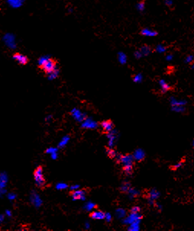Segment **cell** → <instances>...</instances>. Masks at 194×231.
I'll return each instance as SVG.
<instances>
[{
  "label": "cell",
  "mask_w": 194,
  "mask_h": 231,
  "mask_svg": "<svg viewBox=\"0 0 194 231\" xmlns=\"http://www.w3.org/2000/svg\"><path fill=\"white\" fill-rule=\"evenodd\" d=\"M2 41L4 42L8 48L10 49H16L17 47V43H16V36L14 35L12 33H7L3 37H2Z\"/></svg>",
  "instance_id": "obj_1"
},
{
  "label": "cell",
  "mask_w": 194,
  "mask_h": 231,
  "mask_svg": "<svg viewBox=\"0 0 194 231\" xmlns=\"http://www.w3.org/2000/svg\"><path fill=\"white\" fill-rule=\"evenodd\" d=\"M34 177H35V182L36 185L38 187H43L45 185V180L44 178V174H43V169L41 166H38L36 170L35 171V174H34Z\"/></svg>",
  "instance_id": "obj_2"
},
{
  "label": "cell",
  "mask_w": 194,
  "mask_h": 231,
  "mask_svg": "<svg viewBox=\"0 0 194 231\" xmlns=\"http://www.w3.org/2000/svg\"><path fill=\"white\" fill-rule=\"evenodd\" d=\"M30 201L32 202V204L37 208H40L41 206V204H42V203H43L42 199L41 198L40 195L35 192H32V193H31V195H30Z\"/></svg>",
  "instance_id": "obj_3"
},
{
  "label": "cell",
  "mask_w": 194,
  "mask_h": 231,
  "mask_svg": "<svg viewBox=\"0 0 194 231\" xmlns=\"http://www.w3.org/2000/svg\"><path fill=\"white\" fill-rule=\"evenodd\" d=\"M140 34L145 37H155L158 35V32L150 27H143L140 31Z\"/></svg>",
  "instance_id": "obj_4"
},
{
  "label": "cell",
  "mask_w": 194,
  "mask_h": 231,
  "mask_svg": "<svg viewBox=\"0 0 194 231\" xmlns=\"http://www.w3.org/2000/svg\"><path fill=\"white\" fill-rule=\"evenodd\" d=\"M71 114L73 117L76 121H77L78 122H81L82 123L85 119H86V114L84 113H83L78 108H73L71 111Z\"/></svg>",
  "instance_id": "obj_5"
},
{
  "label": "cell",
  "mask_w": 194,
  "mask_h": 231,
  "mask_svg": "<svg viewBox=\"0 0 194 231\" xmlns=\"http://www.w3.org/2000/svg\"><path fill=\"white\" fill-rule=\"evenodd\" d=\"M135 160L134 158L133 155L126 154L121 157L119 163H122L123 166H133L134 161Z\"/></svg>",
  "instance_id": "obj_6"
},
{
  "label": "cell",
  "mask_w": 194,
  "mask_h": 231,
  "mask_svg": "<svg viewBox=\"0 0 194 231\" xmlns=\"http://www.w3.org/2000/svg\"><path fill=\"white\" fill-rule=\"evenodd\" d=\"M81 127L85 129H96L98 127V124L91 118H86L82 122Z\"/></svg>",
  "instance_id": "obj_7"
},
{
  "label": "cell",
  "mask_w": 194,
  "mask_h": 231,
  "mask_svg": "<svg viewBox=\"0 0 194 231\" xmlns=\"http://www.w3.org/2000/svg\"><path fill=\"white\" fill-rule=\"evenodd\" d=\"M141 218V216L140 215L139 213H130L129 215L128 216L127 218L126 219L124 220L123 223L125 224H131L133 222L138 221V220H140Z\"/></svg>",
  "instance_id": "obj_8"
},
{
  "label": "cell",
  "mask_w": 194,
  "mask_h": 231,
  "mask_svg": "<svg viewBox=\"0 0 194 231\" xmlns=\"http://www.w3.org/2000/svg\"><path fill=\"white\" fill-rule=\"evenodd\" d=\"M72 199L73 201L77 200H81V201H85L86 200V192L84 190H76L73 191L71 194Z\"/></svg>",
  "instance_id": "obj_9"
},
{
  "label": "cell",
  "mask_w": 194,
  "mask_h": 231,
  "mask_svg": "<svg viewBox=\"0 0 194 231\" xmlns=\"http://www.w3.org/2000/svg\"><path fill=\"white\" fill-rule=\"evenodd\" d=\"M56 68H57V67H56L55 62L54 60H52L51 59H50L49 60L47 61V63L42 67V69H43L47 73H51V72H52L53 70H54Z\"/></svg>",
  "instance_id": "obj_10"
},
{
  "label": "cell",
  "mask_w": 194,
  "mask_h": 231,
  "mask_svg": "<svg viewBox=\"0 0 194 231\" xmlns=\"http://www.w3.org/2000/svg\"><path fill=\"white\" fill-rule=\"evenodd\" d=\"M159 197V192L156 191L155 189H152L148 192L147 194V201H148L149 204H153L154 200L157 199Z\"/></svg>",
  "instance_id": "obj_11"
},
{
  "label": "cell",
  "mask_w": 194,
  "mask_h": 231,
  "mask_svg": "<svg viewBox=\"0 0 194 231\" xmlns=\"http://www.w3.org/2000/svg\"><path fill=\"white\" fill-rule=\"evenodd\" d=\"M13 60L18 62V63L22 65H25L28 63V58L26 56L22 54V53H16L13 55Z\"/></svg>",
  "instance_id": "obj_12"
},
{
  "label": "cell",
  "mask_w": 194,
  "mask_h": 231,
  "mask_svg": "<svg viewBox=\"0 0 194 231\" xmlns=\"http://www.w3.org/2000/svg\"><path fill=\"white\" fill-rule=\"evenodd\" d=\"M159 86H160L161 93H166L169 90H171V86L164 79H160L159 80Z\"/></svg>",
  "instance_id": "obj_13"
},
{
  "label": "cell",
  "mask_w": 194,
  "mask_h": 231,
  "mask_svg": "<svg viewBox=\"0 0 194 231\" xmlns=\"http://www.w3.org/2000/svg\"><path fill=\"white\" fill-rule=\"evenodd\" d=\"M101 127L106 132L112 131L114 128L113 123L111 121H104L101 123Z\"/></svg>",
  "instance_id": "obj_14"
},
{
  "label": "cell",
  "mask_w": 194,
  "mask_h": 231,
  "mask_svg": "<svg viewBox=\"0 0 194 231\" xmlns=\"http://www.w3.org/2000/svg\"><path fill=\"white\" fill-rule=\"evenodd\" d=\"M139 51H141L143 57H147L149 55L151 54L153 51V49L151 48V47L150 45H147V44H144V45L141 46L140 47Z\"/></svg>",
  "instance_id": "obj_15"
},
{
  "label": "cell",
  "mask_w": 194,
  "mask_h": 231,
  "mask_svg": "<svg viewBox=\"0 0 194 231\" xmlns=\"http://www.w3.org/2000/svg\"><path fill=\"white\" fill-rule=\"evenodd\" d=\"M25 0H7V3L10 7L13 8H18L23 5Z\"/></svg>",
  "instance_id": "obj_16"
},
{
  "label": "cell",
  "mask_w": 194,
  "mask_h": 231,
  "mask_svg": "<svg viewBox=\"0 0 194 231\" xmlns=\"http://www.w3.org/2000/svg\"><path fill=\"white\" fill-rule=\"evenodd\" d=\"M108 139H109V147L110 148L113 147L115 142L116 140V131L112 130V131L109 132L108 133Z\"/></svg>",
  "instance_id": "obj_17"
},
{
  "label": "cell",
  "mask_w": 194,
  "mask_h": 231,
  "mask_svg": "<svg viewBox=\"0 0 194 231\" xmlns=\"http://www.w3.org/2000/svg\"><path fill=\"white\" fill-rule=\"evenodd\" d=\"M105 214L106 213L102 211H95L91 213L90 217L94 220H103L105 219Z\"/></svg>",
  "instance_id": "obj_18"
},
{
  "label": "cell",
  "mask_w": 194,
  "mask_h": 231,
  "mask_svg": "<svg viewBox=\"0 0 194 231\" xmlns=\"http://www.w3.org/2000/svg\"><path fill=\"white\" fill-rule=\"evenodd\" d=\"M8 182V176L6 172H0V188H6Z\"/></svg>",
  "instance_id": "obj_19"
},
{
  "label": "cell",
  "mask_w": 194,
  "mask_h": 231,
  "mask_svg": "<svg viewBox=\"0 0 194 231\" xmlns=\"http://www.w3.org/2000/svg\"><path fill=\"white\" fill-rule=\"evenodd\" d=\"M133 156L135 159L138 161L143 160L145 157V152L141 149H138L137 150H135V153L133 154Z\"/></svg>",
  "instance_id": "obj_20"
},
{
  "label": "cell",
  "mask_w": 194,
  "mask_h": 231,
  "mask_svg": "<svg viewBox=\"0 0 194 231\" xmlns=\"http://www.w3.org/2000/svg\"><path fill=\"white\" fill-rule=\"evenodd\" d=\"M117 56H118V60H119L120 64L124 65L127 63V60H128L127 55L124 53V52H122V51H119V52L118 53Z\"/></svg>",
  "instance_id": "obj_21"
},
{
  "label": "cell",
  "mask_w": 194,
  "mask_h": 231,
  "mask_svg": "<svg viewBox=\"0 0 194 231\" xmlns=\"http://www.w3.org/2000/svg\"><path fill=\"white\" fill-rule=\"evenodd\" d=\"M170 102L172 106H175V105H183L184 106L186 104V101L185 100H177L174 97H171L170 98Z\"/></svg>",
  "instance_id": "obj_22"
},
{
  "label": "cell",
  "mask_w": 194,
  "mask_h": 231,
  "mask_svg": "<svg viewBox=\"0 0 194 231\" xmlns=\"http://www.w3.org/2000/svg\"><path fill=\"white\" fill-rule=\"evenodd\" d=\"M135 8L138 12L143 13L145 10V0H141V1H140V2H138L135 5Z\"/></svg>",
  "instance_id": "obj_23"
},
{
  "label": "cell",
  "mask_w": 194,
  "mask_h": 231,
  "mask_svg": "<svg viewBox=\"0 0 194 231\" xmlns=\"http://www.w3.org/2000/svg\"><path fill=\"white\" fill-rule=\"evenodd\" d=\"M167 50V47L163 44H158L154 48V51L158 53H164Z\"/></svg>",
  "instance_id": "obj_24"
},
{
  "label": "cell",
  "mask_w": 194,
  "mask_h": 231,
  "mask_svg": "<svg viewBox=\"0 0 194 231\" xmlns=\"http://www.w3.org/2000/svg\"><path fill=\"white\" fill-rule=\"evenodd\" d=\"M50 59H51V58H50V57H48V56H42V57H41L39 59H38V60H37V63H38V65H39L40 67H42L44 65L47 63V61L49 60Z\"/></svg>",
  "instance_id": "obj_25"
},
{
  "label": "cell",
  "mask_w": 194,
  "mask_h": 231,
  "mask_svg": "<svg viewBox=\"0 0 194 231\" xmlns=\"http://www.w3.org/2000/svg\"><path fill=\"white\" fill-rule=\"evenodd\" d=\"M69 140H70V137H69L68 136H65V137H63V138L61 139V140L59 142L58 147H60V148H63V147H64L65 146L67 145V143H69Z\"/></svg>",
  "instance_id": "obj_26"
},
{
  "label": "cell",
  "mask_w": 194,
  "mask_h": 231,
  "mask_svg": "<svg viewBox=\"0 0 194 231\" xmlns=\"http://www.w3.org/2000/svg\"><path fill=\"white\" fill-rule=\"evenodd\" d=\"M48 74V79H50V80H53V79H54L57 78V77H58L59 75V70L57 68H56L54 70H53L52 72H51V73H47Z\"/></svg>",
  "instance_id": "obj_27"
},
{
  "label": "cell",
  "mask_w": 194,
  "mask_h": 231,
  "mask_svg": "<svg viewBox=\"0 0 194 231\" xmlns=\"http://www.w3.org/2000/svg\"><path fill=\"white\" fill-rule=\"evenodd\" d=\"M130 188H131V184H130V182H124L123 183H122V185H121L120 190H121V192H128V190L130 189Z\"/></svg>",
  "instance_id": "obj_28"
},
{
  "label": "cell",
  "mask_w": 194,
  "mask_h": 231,
  "mask_svg": "<svg viewBox=\"0 0 194 231\" xmlns=\"http://www.w3.org/2000/svg\"><path fill=\"white\" fill-rule=\"evenodd\" d=\"M96 205L94 203H92V202H86V204H85L84 209L86 211H93V209L96 208Z\"/></svg>",
  "instance_id": "obj_29"
},
{
  "label": "cell",
  "mask_w": 194,
  "mask_h": 231,
  "mask_svg": "<svg viewBox=\"0 0 194 231\" xmlns=\"http://www.w3.org/2000/svg\"><path fill=\"white\" fill-rule=\"evenodd\" d=\"M139 221L140 220H138V221L133 222L132 223H131V224H130V227H128V230H132V231L138 230L140 229Z\"/></svg>",
  "instance_id": "obj_30"
},
{
  "label": "cell",
  "mask_w": 194,
  "mask_h": 231,
  "mask_svg": "<svg viewBox=\"0 0 194 231\" xmlns=\"http://www.w3.org/2000/svg\"><path fill=\"white\" fill-rule=\"evenodd\" d=\"M123 170L125 174L127 175V176H130L133 172V167H132V166H124Z\"/></svg>",
  "instance_id": "obj_31"
},
{
  "label": "cell",
  "mask_w": 194,
  "mask_h": 231,
  "mask_svg": "<svg viewBox=\"0 0 194 231\" xmlns=\"http://www.w3.org/2000/svg\"><path fill=\"white\" fill-rule=\"evenodd\" d=\"M143 81V76L141 73H138L133 77V82L135 83H141Z\"/></svg>",
  "instance_id": "obj_32"
},
{
  "label": "cell",
  "mask_w": 194,
  "mask_h": 231,
  "mask_svg": "<svg viewBox=\"0 0 194 231\" xmlns=\"http://www.w3.org/2000/svg\"><path fill=\"white\" fill-rule=\"evenodd\" d=\"M116 214L119 218H122L126 216V211L124 209H122V208H119V209L116 210Z\"/></svg>",
  "instance_id": "obj_33"
},
{
  "label": "cell",
  "mask_w": 194,
  "mask_h": 231,
  "mask_svg": "<svg viewBox=\"0 0 194 231\" xmlns=\"http://www.w3.org/2000/svg\"><path fill=\"white\" fill-rule=\"evenodd\" d=\"M128 193L129 194V196L131 198H134V197H136L138 194H140V192L137 190V189H135V188H130V189L128 190Z\"/></svg>",
  "instance_id": "obj_34"
},
{
  "label": "cell",
  "mask_w": 194,
  "mask_h": 231,
  "mask_svg": "<svg viewBox=\"0 0 194 231\" xmlns=\"http://www.w3.org/2000/svg\"><path fill=\"white\" fill-rule=\"evenodd\" d=\"M67 188H68V185L63 182H59L56 185V188L57 190H64V189H67Z\"/></svg>",
  "instance_id": "obj_35"
},
{
  "label": "cell",
  "mask_w": 194,
  "mask_h": 231,
  "mask_svg": "<svg viewBox=\"0 0 194 231\" xmlns=\"http://www.w3.org/2000/svg\"><path fill=\"white\" fill-rule=\"evenodd\" d=\"M172 110L176 112H183L185 111V108L183 105H175L172 106Z\"/></svg>",
  "instance_id": "obj_36"
},
{
  "label": "cell",
  "mask_w": 194,
  "mask_h": 231,
  "mask_svg": "<svg viewBox=\"0 0 194 231\" xmlns=\"http://www.w3.org/2000/svg\"><path fill=\"white\" fill-rule=\"evenodd\" d=\"M193 61H194V56L192 54L187 55L184 60L185 63H188V64H191V63H193Z\"/></svg>",
  "instance_id": "obj_37"
},
{
  "label": "cell",
  "mask_w": 194,
  "mask_h": 231,
  "mask_svg": "<svg viewBox=\"0 0 194 231\" xmlns=\"http://www.w3.org/2000/svg\"><path fill=\"white\" fill-rule=\"evenodd\" d=\"M106 152H107V154L111 158H116V157L117 156V153H116V152L114 150H112V148H109L107 150H106Z\"/></svg>",
  "instance_id": "obj_38"
},
{
  "label": "cell",
  "mask_w": 194,
  "mask_h": 231,
  "mask_svg": "<svg viewBox=\"0 0 194 231\" xmlns=\"http://www.w3.org/2000/svg\"><path fill=\"white\" fill-rule=\"evenodd\" d=\"M134 56L137 60H139L143 57V55H142V53H141V52L139 50H138V51H135L134 52Z\"/></svg>",
  "instance_id": "obj_39"
},
{
  "label": "cell",
  "mask_w": 194,
  "mask_h": 231,
  "mask_svg": "<svg viewBox=\"0 0 194 231\" xmlns=\"http://www.w3.org/2000/svg\"><path fill=\"white\" fill-rule=\"evenodd\" d=\"M164 3L167 7H169L171 8L174 6V1L173 0H164Z\"/></svg>",
  "instance_id": "obj_40"
},
{
  "label": "cell",
  "mask_w": 194,
  "mask_h": 231,
  "mask_svg": "<svg viewBox=\"0 0 194 231\" xmlns=\"http://www.w3.org/2000/svg\"><path fill=\"white\" fill-rule=\"evenodd\" d=\"M55 152H57V148H54V147H49V148L46 150V153H47V154H50V155L55 153Z\"/></svg>",
  "instance_id": "obj_41"
},
{
  "label": "cell",
  "mask_w": 194,
  "mask_h": 231,
  "mask_svg": "<svg viewBox=\"0 0 194 231\" xmlns=\"http://www.w3.org/2000/svg\"><path fill=\"white\" fill-rule=\"evenodd\" d=\"M141 211V208L138 206H134L131 209V213H139Z\"/></svg>",
  "instance_id": "obj_42"
},
{
  "label": "cell",
  "mask_w": 194,
  "mask_h": 231,
  "mask_svg": "<svg viewBox=\"0 0 194 231\" xmlns=\"http://www.w3.org/2000/svg\"><path fill=\"white\" fill-rule=\"evenodd\" d=\"M173 59H174V55H173L172 53H167V54L166 55V57H165V60L167 61H168V62L173 60Z\"/></svg>",
  "instance_id": "obj_43"
},
{
  "label": "cell",
  "mask_w": 194,
  "mask_h": 231,
  "mask_svg": "<svg viewBox=\"0 0 194 231\" xmlns=\"http://www.w3.org/2000/svg\"><path fill=\"white\" fill-rule=\"evenodd\" d=\"M7 197H8V198L10 200V201H13V200H15L16 198V194L11 192V193H8Z\"/></svg>",
  "instance_id": "obj_44"
},
{
  "label": "cell",
  "mask_w": 194,
  "mask_h": 231,
  "mask_svg": "<svg viewBox=\"0 0 194 231\" xmlns=\"http://www.w3.org/2000/svg\"><path fill=\"white\" fill-rule=\"evenodd\" d=\"M105 219L107 222H110L112 220V215L109 213H106L105 214Z\"/></svg>",
  "instance_id": "obj_45"
},
{
  "label": "cell",
  "mask_w": 194,
  "mask_h": 231,
  "mask_svg": "<svg viewBox=\"0 0 194 231\" xmlns=\"http://www.w3.org/2000/svg\"><path fill=\"white\" fill-rule=\"evenodd\" d=\"M79 188H80V185H71V187H70V189H71V191H76V190H78Z\"/></svg>",
  "instance_id": "obj_46"
},
{
  "label": "cell",
  "mask_w": 194,
  "mask_h": 231,
  "mask_svg": "<svg viewBox=\"0 0 194 231\" xmlns=\"http://www.w3.org/2000/svg\"><path fill=\"white\" fill-rule=\"evenodd\" d=\"M51 157L53 159H57V157H58V155H57V152H55V153H52V154H51Z\"/></svg>",
  "instance_id": "obj_47"
},
{
  "label": "cell",
  "mask_w": 194,
  "mask_h": 231,
  "mask_svg": "<svg viewBox=\"0 0 194 231\" xmlns=\"http://www.w3.org/2000/svg\"><path fill=\"white\" fill-rule=\"evenodd\" d=\"M182 165H183L182 162H180V163L175 164L174 166V169H178V168H180V167H181V166H182Z\"/></svg>",
  "instance_id": "obj_48"
},
{
  "label": "cell",
  "mask_w": 194,
  "mask_h": 231,
  "mask_svg": "<svg viewBox=\"0 0 194 231\" xmlns=\"http://www.w3.org/2000/svg\"><path fill=\"white\" fill-rule=\"evenodd\" d=\"M6 193V188H0V196H2Z\"/></svg>",
  "instance_id": "obj_49"
},
{
  "label": "cell",
  "mask_w": 194,
  "mask_h": 231,
  "mask_svg": "<svg viewBox=\"0 0 194 231\" xmlns=\"http://www.w3.org/2000/svg\"><path fill=\"white\" fill-rule=\"evenodd\" d=\"M6 214L8 216V217H11V216H12V212H11V211H9V210H6Z\"/></svg>",
  "instance_id": "obj_50"
},
{
  "label": "cell",
  "mask_w": 194,
  "mask_h": 231,
  "mask_svg": "<svg viewBox=\"0 0 194 231\" xmlns=\"http://www.w3.org/2000/svg\"><path fill=\"white\" fill-rule=\"evenodd\" d=\"M3 220H4V216L2 215V214H0V223H2Z\"/></svg>",
  "instance_id": "obj_51"
},
{
  "label": "cell",
  "mask_w": 194,
  "mask_h": 231,
  "mask_svg": "<svg viewBox=\"0 0 194 231\" xmlns=\"http://www.w3.org/2000/svg\"><path fill=\"white\" fill-rule=\"evenodd\" d=\"M51 119V115H48V116H47V118H45V121L47 122H48V121H50V120Z\"/></svg>",
  "instance_id": "obj_52"
},
{
  "label": "cell",
  "mask_w": 194,
  "mask_h": 231,
  "mask_svg": "<svg viewBox=\"0 0 194 231\" xmlns=\"http://www.w3.org/2000/svg\"><path fill=\"white\" fill-rule=\"evenodd\" d=\"M85 227H86V229H89V228H90V223H89L88 222L85 223Z\"/></svg>",
  "instance_id": "obj_53"
},
{
  "label": "cell",
  "mask_w": 194,
  "mask_h": 231,
  "mask_svg": "<svg viewBox=\"0 0 194 231\" xmlns=\"http://www.w3.org/2000/svg\"><path fill=\"white\" fill-rule=\"evenodd\" d=\"M190 67H191V69H192V70H193L194 69V62L193 63H191V66H190Z\"/></svg>",
  "instance_id": "obj_54"
},
{
  "label": "cell",
  "mask_w": 194,
  "mask_h": 231,
  "mask_svg": "<svg viewBox=\"0 0 194 231\" xmlns=\"http://www.w3.org/2000/svg\"><path fill=\"white\" fill-rule=\"evenodd\" d=\"M193 146H194V142H193Z\"/></svg>",
  "instance_id": "obj_55"
},
{
  "label": "cell",
  "mask_w": 194,
  "mask_h": 231,
  "mask_svg": "<svg viewBox=\"0 0 194 231\" xmlns=\"http://www.w3.org/2000/svg\"><path fill=\"white\" fill-rule=\"evenodd\" d=\"M0 224H1V223H0Z\"/></svg>",
  "instance_id": "obj_56"
}]
</instances>
